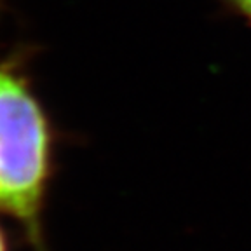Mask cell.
I'll use <instances>...</instances> for the list:
<instances>
[{
    "label": "cell",
    "mask_w": 251,
    "mask_h": 251,
    "mask_svg": "<svg viewBox=\"0 0 251 251\" xmlns=\"http://www.w3.org/2000/svg\"><path fill=\"white\" fill-rule=\"evenodd\" d=\"M52 129L26 74L0 56V211L39 235Z\"/></svg>",
    "instance_id": "6da1fadb"
},
{
    "label": "cell",
    "mask_w": 251,
    "mask_h": 251,
    "mask_svg": "<svg viewBox=\"0 0 251 251\" xmlns=\"http://www.w3.org/2000/svg\"><path fill=\"white\" fill-rule=\"evenodd\" d=\"M225 4L234 12L251 21V0H225Z\"/></svg>",
    "instance_id": "7a4b0ae2"
},
{
    "label": "cell",
    "mask_w": 251,
    "mask_h": 251,
    "mask_svg": "<svg viewBox=\"0 0 251 251\" xmlns=\"http://www.w3.org/2000/svg\"><path fill=\"white\" fill-rule=\"evenodd\" d=\"M0 251H7V244H5V237L0 230Z\"/></svg>",
    "instance_id": "3957f363"
}]
</instances>
